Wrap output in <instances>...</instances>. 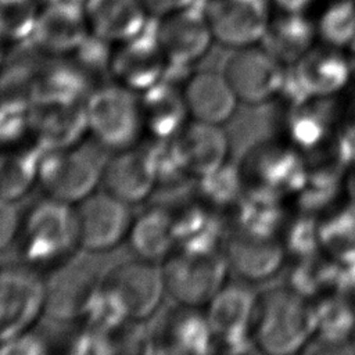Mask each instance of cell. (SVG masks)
<instances>
[{"mask_svg":"<svg viewBox=\"0 0 355 355\" xmlns=\"http://www.w3.org/2000/svg\"><path fill=\"white\" fill-rule=\"evenodd\" d=\"M15 245L21 262L42 275L73 259L82 250L75 205L47 196L32 204Z\"/></svg>","mask_w":355,"mask_h":355,"instance_id":"1","label":"cell"},{"mask_svg":"<svg viewBox=\"0 0 355 355\" xmlns=\"http://www.w3.org/2000/svg\"><path fill=\"white\" fill-rule=\"evenodd\" d=\"M316 334V304L291 287L258 297L252 326L255 347L270 355L300 352Z\"/></svg>","mask_w":355,"mask_h":355,"instance_id":"2","label":"cell"},{"mask_svg":"<svg viewBox=\"0 0 355 355\" xmlns=\"http://www.w3.org/2000/svg\"><path fill=\"white\" fill-rule=\"evenodd\" d=\"M85 114L87 133L111 153L140 144L146 135L139 93L115 82L92 89Z\"/></svg>","mask_w":355,"mask_h":355,"instance_id":"3","label":"cell"},{"mask_svg":"<svg viewBox=\"0 0 355 355\" xmlns=\"http://www.w3.org/2000/svg\"><path fill=\"white\" fill-rule=\"evenodd\" d=\"M166 295L176 304L204 308L227 283L229 262L222 248H175L162 262Z\"/></svg>","mask_w":355,"mask_h":355,"instance_id":"4","label":"cell"},{"mask_svg":"<svg viewBox=\"0 0 355 355\" xmlns=\"http://www.w3.org/2000/svg\"><path fill=\"white\" fill-rule=\"evenodd\" d=\"M104 161L96 150L82 143L43 150L37 184L47 197L76 205L100 189Z\"/></svg>","mask_w":355,"mask_h":355,"instance_id":"5","label":"cell"},{"mask_svg":"<svg viewBox=\"0 0 355 355\" xmlns=\"http://www.w3.org/2000/svg\"><path fill=\"white\" fill-rule=\"evenodd\" d=\"M243 194L282 198L298 191L305 180L301 157L279 143H258L243 154L237 164Z\"/></svg>","mask_w":355,"mask_h":355,"instance_id":"6","label":"cell"},{"mask_svg":"<svg viewBox=\"0 0 355 355\" xmlns=\"http://www.w3.org/2000/svg\"><path fill=\"white\" fill-rule=\"evenodd\" d=\"M46 315V284L40 272L0 265V344L33 330Z\"/></svg>","mask_w":355,"mask_h":355,"instance_id":"7","label":"cell"},{"mask_svg":"<svg viewBox=\"0 0 355 355\" xmlns=\"http://www.w3.org/2000/svg\"><path fill=\"white\" fill-rule=\"evenodd\" d=\"M352 80L347 50L318 43L287 69L280 94L293 105L327 98Z\"/></svg>","mask_w":355,"mask_h":355,"instance_id":"8","label":"cell"},{"mask_svg":"<svg viewBox=\"0 0 355 355\" xmlns=\"http://www.w3.org/2000/svg\"><path fill=\"white\" fill-rule=\"evenodd\" d=\"M101 287L132 322L150 319L166 297L161 263L143 258L114 265L101 276Z\"/></svg>","mask_w":355,"mask_h":355,"instance_id":"9","label":"cell"},{"mask_svg":"<svg viewBox=\"0 0 355 355\" xmlns=\"http://www.w3.org/2000/svg\"><path fill=\"white\" fill-rule=\"evenodd\" d=\"M258 295L240 283H226L204 306L214 344L225 352H244L254 345L252 326Z\"/></svg>","mask_w":355,"mask_h":355,"instance_id":"10","label":"cell"},{"mask_svg":"<svg viewBox=\"0 0 355 355\" xmlns=\"http://www.w3.org/2000/svg\"><path fill=\"white\" fill-rule=\"evenodd\" d=\"M288 67L262 44L236 49L223 65V76L239 101L262 104L280 96Z\"/></svg>","mask_w":355,"mask_h":355,"instance_id":"11","label":"cell"},{"mask_svg":"<svg viewBox=\"0 0 355 355\" xmlns=\"http://www.w3.org/2000/svg\"><path fill=\"white\" fill-rule=\"evenodd\" d=\"M82 251L103 254L128 240L133 222L130 204L98 189L75 205Z\"/></svg>","mask_w":355,"mask_h":355,"instance_id":"12","label":"cell"},{"mask_svg":"<svg viewBox=\"0 0 355 355\" xmlns=\"http://www.w3.org/2000/svg\"><path fill=\"white\" fill-rule=\"evenodd\" d=\"M154 37L169 65L189 68L215 43L202 6H187L155 18Z\"/></svg>","mask_w":355,"mask_h":355,"instance_id":"13","label":"cell"},{"mask_svg":"<svg viewBox=\"0 0 355 355\" xmlns=\"http://www.w3.org/2000/svg\"><path fill=\"white\" fill-rule=\"evenodd\" d=\"M215 43L229 49L261 44L273 14L270 0H202Z\"/></svg>","mask_w":355,"mask_h":355,"instance_id":"14","label":"cell"},{"mask_svg":"<svg viewBox=\"0 0 355 355\" xmlns=\"http://www.w3.org/2000/svg\"><path fill=\"white\" fill-rule=\"evenodd\" d=\"M168 61L154 33L143 32L110 46L108 73L112 82L141 93L164 79Z\"/></svg>","mask_w":355,"mask_h":355,"instance_id":"15","label":"cell"},{"mask_svg":"<svg viewBox=\"0 0 355 355\" xmlns=\"http://www.w3.org/2000/svg\"><path fill=\"white\" fill-rule=\"evenodd\" d=\"M158 186L150 146H133L112 151L105 158L100 187L128 204L146 201Z\"/></svg>","mask_w":355,"mask_h":355,"instance_id":"16","label":"cell"},{"mask_svg":"<svg viewBox=\"0 0 355 355\" xmlns=\"http://www.w3.org/2000/svg\"><path fill=\"white\" fill-rule=\"evenodd\" d=\"M101 277L78 262L76 257L49 272L46 284V315L58 322L80 320L100 287Z\"/></svg>","mask_w":355,"mask_h":355,"instance_id":"17","label":"cell"},{"mask_svg":"<svg viewBox=\"0 0 355 355\" xmlns=\"http://www.w3.org/2000/svg\"><path fill=\"white\" fill-rule=\"evenodd\" d=\"M90 36L83 6L40 1L32 33L33 44L57 58L73 54Z\"/></svg>","mask_w":355,"mask_h":355,"instance_id":"18","label":"cell"},{"mask_svg":"<svg viewBox=\"0 0 355 355\" xmlns=\"http://www.w3.org/2000/svg\"><path fill=\"white\" fill-rule=\"evenodd\" d=\"M212 344L204 311L182 304L169 308L148 334L150 351L162 354H207Z\"/></svg>","mask_w":355,"mask_h":355,"instance_id":"19","label":"cell"},{"mask_svg":"<svg viewBox=\"0 0 355 355\" xmlns=\"http://www.w3.org/2000/svg\"><path fill=\"white\" fill-rule=\"evenodd\" d=\"M222 251L230 270L248 282L275 276L284 263L287 251L276 236H261L230 229L223 236Z\"/></svg>","mask_w":355,"mask_h":355,"instance_id":"20","label":"cell"},{"mask_svg":"<svg viewBox=\"0 0 355 355\" xmlns=\"http://www.w3.org/2000/svg\"><path fill=\"white\" fill-rule=\"evenodd\" d=\"M173 140L191 179L209 175L229 162L230 144L222 125L190 119Z\"/></svg>","mask_w":355,"mask_h":355,"instance_id":"21","label":"cell"},{"mask_svg":"<svg viewBox=\"0 0 355 355\" xmlns=\"http://www.w3.org/2000/svg\"><path fill=\"white\" fill-rule=\"evenodd\" d=\"M183 98L193 121L223 125L237 107L239 98L220 72H191L182 85Z\"/></svg>","mask_w":355,"mask_h":355,"instance_id":"22","label":"cell"},{"mask_svg":"<svg viewBox=\"0 0 355 355\" xmlns=\"http://www.w3.org/2000/svg\"><path fill=\"white\" fill-rule=\"evenodd\" d=\"M83 11L90 35L107 44L146 32L151 18L140 0H86Z\"/></svg>","mask_w":355,"mask_h":355,"instance_id":"23","label":"cell"},{"mask_svg":"<svg viewBox=\"0 0 355 355\" xmlns=\"http://www.w3.org/2000/svg\"><path fill=\"white\" fill-rule=\"evenodd\" d=\"M144 132L153 140L175 139L191 119L182 87L162 79L139 93Z\"/></svg>","mask_w":355,"mask_h":355,"instance_id":"24","label":"cell"},{"mask_svg":"<svg viewBox=\"0 0 355 355\" xmlns=\"http://www.w3.org/2000/svg\"><path fill=\"white\" fill-rule=\"evenodd\" d=\"M65 60L49 65L32 79L29 90L35 105H76L85 104L90 89V76L75 60Z\"/></svg>","mask_w":355,"mask_h":355,"instance_id":"25","label":"cell"},{"mask_svg":"<svg viewBox=\"0 0 355 355\" xmlns=\"http://www.w3.org/2000/svg\"><path fill=\"white\" fill-rule=\"evenodd\" d=\"M319 43L315 18L308 12L273 11L261 44L287 67Z\"/></svg>","mask_w":355,"mask_h":355,"instance_id":"26","label":"cell"},{"mask_svg":"<svg viewBox=\"0 0 355 355\" xmlns=\"http://www.w3.org/2000/svg\"><path fill=\"white\" fill-rule=\"evenodd\" d=\"M126 241L137 258L161 263L176 247L171 208L154 204L135 215Z\"/></svg>","mask_w":355,"mask_h":355,"instance_id":"27","label":"cell"},{"mask_svg":"<svg viewBox=\"0 0 355 355\" xmlns=\"http://www.w3.org/2000/svg\"><path fill=\"white\" fill-rule=\"evenodd\" d=\"M87 132L85 104L35 105L32 136L43 150L64 148L80 143Z\"/></svg>","mask_w":355,"mask_h":355,"instance_id":"28","label":"cell"},{"mask_svg":"<svg viewBox=\"0 0 355 355\" xmlns=\"http://www.w3.org/2000/svg\"><path fill=\"white\" fill-rule=\"evenodd\" d=\"M175 227V248L215 250L222 248L223 227L216 211L194 197L179 208H171Z\"/></svg>","mask_w":355,"mask_h":355,"instance_id":"29","label":"cell"},{"mask_svg":"<svg viewBox=\"0 0 355 355\" xmlns=\"http://www.w3.org/2000/svg\"><path fill=\"white\" fill-rule=\"evenodd\" d=\"M43 148L33 143L0 147V196L12 201L24 197L39 180Z\"/></svg>","mask_w":355,"mask_h":355,"instance_id":"30","label":"cell"},{"mask_svg":"<svg viewBox=\"0 0 355 355\" xmlns=\"http://www.w3.org/2000/svg\"><path fill=\"white\" fill-rule=\"evenodd\" d=\"M326 345H343L355 338V306L337 293L316 304V334Z\"/></svg>","mask_w":355,"mask_h":355,"instance_id":"31","label":"cell"},{"mask_svg":"<svg viewBox=\"0 0 355 355\" xmlns=\"http://www.w3.org/2000/svg\"><path fill=\"white\" fill-rule=\"evenodd\" d=\"M315 25L319 43L347 50L355 42V0H327Z\"/></svg>","mask_w":355,"mask_h":355,"instance_id":"32","label":"cell"},{"mask_svg":"<svg viewBox=\"0 0 355 355\" xmlns=\"http://www.w3.org/2000/svg\"><path fill=\"white\" fill-rule=\"evenodd\" d=\"M194 180L196 198L216 212L234 208L243 197V184L237 165L227 162L215 172Z\"/></svg>","mask_w":355,"mask_h":355,"instance_id":"33","label":"cell"},{"mask_svg":"<svg viewBox=\"0 0 355 355\" xmlns=\"http://www.w3.org/2000/svg\"><path fill=\"white\" fill-rule=\"evenodd\" d=\"M320 247L336 261L355 258V201L319 223Z\"/></svg>","mask_w":355,"mask_h":355,"instance_id":"34","label":"cell"},{"mask_svg":"<svg viewBox=\"0 0 355 355\" xmlns=\"http://www.w3.org/2000/svg\"><path fill=\"white\" fill-rule=\"evenodd\" d=\"M31 96L6 93L0 97V147L21 143L32 132Z\"/></svg>","mask_w":355,"mask_h":355,"instance_id":"35","label":"cell"},{"mask_svg":"<svg viewBox=\"0 0 355 355\" xmlns=\"http://www.w3.org/2000/svg\"><path fill=\"white\" fill-rule=\"evenodd\" d=\"M336 275L337 263L334 261L330 262L313 254L300 259V265L291 273L288 287L308 298H313L326 288H334L336 291Z\"/></svg>","mask_w":355,"mask_h":355,"instance_id":"36","label":"cell"},{"mask_svg":"<svg viewBox=\"0 0 355 355\" xmlns=\"http://www.w3.org/2000/svg\"><path fill=\"white\" fill-rule=\"evenodd\" d=\"M297 107H300V110L288 119L290 139L297 146L313 147L324 139L329 122L324 115L319 114L316 110L304 108V103Z\"/></svg>","mask_w":355,"mask_h":355,"instance_id":"37","label":"cell"},{"mask_svg":"<svg viewBox=\"0 0 355 355\" xmlns=\"http://www.w3.org/2000/svg\"><path fill=\"white\" fill-rule=\"evenodd\" d=\"M283 244L287 254L298 259L318 254L320 248L319 223L311 216H300L287 225Z\"/></svg>","mask_w":355,"mask_h":355,"instance_id":"38","label":"cell"},{"mask_svg":"<svg viewBox=\"0 0 355 355\" xmlns=\"http://www.w3.org/2000/svg\"><path fill=\"white\" fill-rule=\"evenodd\" d=\"M22 214L15 205V201L0 196V252L15 244Z\"/></svg>","mask_w":355,"mask_h":355,"instance_id":"39","label":"cell"},{"mask_svg":"<svg viewBox=\"0 0 355 355\" xmlns=\"http://www.w3.org/2000/svg\"><path fill=\"white\" fill-rule=\"evenodd\" d=\"M46 345L33 330L0 344V354H42Z\"/></svg>","mask_w":355,"mask_h":355,"instance_id":"40","label":"cell"},{"mask_svg":"<svg viewBox=\"0 0 355 355\" xmlns=\"http://www.w3.org/2000/svg\"><path fill=\"white\" fill-rule=\"evenodd\" d=\"M150 17L158 18L173 10L193 6L196 0H140Z\"/></svg>","mask_w":355,"mask_h":355,"instance_id":"41","label":"cell"},{"mask_svg":"<svg viewBox=\"0 0 355 355\" xmlns=\"http://www.w3.org/2000/svg\"><path fill=\"white\" fill-rule=\"evenodd\" d=\"M319 0H270L275 11L284 12H308L318 4Z\"/></svg>","mask_w":355,"mask_h":355,"instance_id":"42","label":"cell"},{"mask_svg":"<svg viewBox=\"0 0 355 355\" xmlns=\"http://www.w3.org/2000/svg\"><path fill=\"white\" fill-rule=\"evenodd\" d=\"M348 60H349V67H351V76L355 79V42L347 49Z\"/></svg>","mask_w":355,"mask_h":355,"instance_id":"43","label":"cell"},{"mask_svg":"<svg viewBox=\"0 0 355 355\" xmlns=\"http://www.w3.org/2000/svg\"><path fill=\"white\" fill-rule=\"evenodd\" d=\"M4 61H6V55H4V46L0 43V78L3 75V71H4Z\"/></svg>","mask_w":355,"mask_h":355,"instance_id":"44","label":"cell"},{"mask_svg":"<svg viewBox=\"0 0 355 355\" xmlns=\"http://www.w3.org/2000/svg\"><path fill=\"white\" fill-rule=\"evenodd\" d=\"M42 1H58V3H69V4H79L83 6L86 0H42Z\"/></svg>","mask_w":355,"mask_h":355,"instance_id":"45","label":"cell"},{"mask_svg":"<svg viewBox=\"0 0 355 355\" xmlns=\"http://www.w3.org/2000/svg\"><path fill=\"white\" fill-rule=\"evenodd\" d=\"M352 344H354V349H355V338H354V341H352Z\"/></svg>","mask_w":355,"mask_h":355,"instance_id":"46","label":"cell"}]
</instances>
